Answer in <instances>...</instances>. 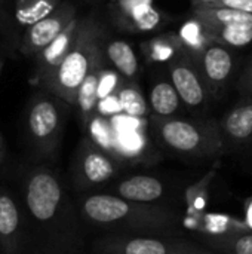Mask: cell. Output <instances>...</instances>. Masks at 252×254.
I'll return each instance as SVG.
<instances>
[{
	"instance_id": "10",
	"label": "cell",
	"mask_w": 252,
	"mask_h": 254,
	"mask_svg": "<svg viewBox=\"0 0 252 254\" xmlns=\"http://www.w3.org/2000/svg\"><path fill=\"white\" fill-rule=\"evenodd\" d=\"M77 16L76 6L70 1H61L58 7L48 16L27 27L19 51L27 57H36L43 48H46L74 18Z\"/></svg>"
},
{
	"instance_id": "12",
	"label": "cell",
	"mask_w": 252,
	"mask_h": 254,
	"mask_svg": "<svg viewBox=\"0 0 252 254\" xmlns=\"http://www.w3.org/2000/svg\"><path fill=\"white\" fill-rule=\"evenodd\" d=\"M79 18L76 16L46 48H43L34 58H36V68L33 82L40 88L50 74L56 70V67L61 64V61L65 58L67 52L73 46L76 36H77V27H79Z\"/></svg>"
},
{
	"instance_id": "16",
	"label": "cell",
	"mask_w": 252,
	"mask_h": 254,
	"mask_svg": "<svg viewBox=\"0 0 252 254\" xmlns=\"http://www.w3.org/2000/svg\"><path fill=\"white\" fill-rule=\"evenodd\" d=\"M105 61L107 60H105L104 49H102V52L95 58V61L89 67L85 79L82 80V83H80V86L77 89L74 107H77L79 118H80V122H82L83 127L88 124L91 116L97 112V104H98V97H97L98 79H100V71H101L102 65L105 64Z\"/></svg>"
},
{
	"instance_id": "13",
	"label": "cell",
	"mask_w": 252,
	"mask_h": 254,
	"mask_svg": "<svg viewBox=\"0 0 252 254\" xmlns=\"http://www.w3.org/2000/svg\"><path fill=\"white\" fill-rule=\"evenodd\" d=\"M192 16L202 24V27L206 30L209 36L218 30H226V28H238V27L252 28V13L239 9L198 6V7H192Z\"/></svg>"
},
{
	"instance_id": "5",
	"label": "cell",
	"mask_w": 252,
	"mask_h": 254,
	"mask_svg": "<svg viewBox=\"0 0 252 254\" xmlns=\"http://www.w3.org/2000/svg\"><path fill=\"white\" fill-rule=\"evenodd\" d=\"M165 67L186 112L193 118H206L214 101L193 54L181 48Z\"/></svg>"
},
{
	"instance_id": "26",
	"label": "cell",
	"mask_w": 252,
	"mask_h": 254,
	"mask_svg": "<svg viewBox=\"0 0 252 254\" xmlns=\"http://www.w3.org/2000/svg\"><path fill=\"white\" fill-rule=\"evenodd\" d=\"M146 3H153V0H111L110 1V10L113 15V19L120 25L123 19L138 6L146 4Z\"/></svg>"
},
{
	"instance_id": "4",
	"label": "cell",
	"mask_w": 252,
	"mask_h": 254,
	"mask_svg": "<svg viewBox=\"0 0 252 254\" xmlns=\"http://www.w3.org/2000/svg\"><path fill=\"white\" fill-rule=\"evenodd\" d=\"M61 98L37 89L27 107V137L33 150L43 158H53L58 152L64 129V107Z\"/></svg>"
},
{
	"instance_id": "9",
	"label": "cell",
	"mask_w": 252,
	"mask_h": 254,
	"mask_svg": "<svg viewBox=\"0 0 252 254\" xmlns=\"http://www.w3.org/2000/svg\"><path fill=\"white\" fill-rule=\"evenodd\" d=\"M98 254H198L201 249L183 240L153 237H105L95 243Z\"/></svg>"
},
{
	"instance_id": "1",
	"label": "cell",
	"mask_w": 252,
	"mask_h": 254,
	"mask_svg": "<svg viewBox=\"0 0 252 254\" xmlns=\"http://www.w3.org/2000/svg\"><path fill=\"white\" fill-rule=\"evenodd\" d=\"M149 134L165 150L184 159L205 161L227 155L215 118L156 116L147 119Z\"/></svg>"
},
{
	"instance_id": "27",
	"label": "cell",
	"mask_w": 252,
	"mask_h": 254,
	"mask_svg": "<svg viewBox=\"0 0 252 254\" xmlns=\"http://www.w3.org/2000/svg\"><path fill=\"white\" fill-rule=\"evenodd\" d=\"M192 7L198 6H211V7H229L239 9L252 13V0H190Z\"/></svg>"
},
{
	"instance_id": "2",
	"label": "cell",
	"mask_w": 252,
	"mask_h": 254,
	"mask_svg": "<svg viewBox=\"0 0 252 254\" xmlns=\"http://www.w3.org/2000/svg\"><path fill=\"white\" fill-rule=\"evenodd\" d=\"M105 39V28L95 15L79 18L77 36L73 46L40 89L56 95L65 104L74 107L77 89L95 58L102 52Z\"/></svg>"
},
{
	"instance_id": "25",
	"label": "cell",
	"mask_w": 252,
	"mask_h": 254,
	"mask_svg": "<svg viewBox=\"0 0 252 254\" xmlns=\"http://www.w3.org/2000/svg\"><path fill=\"white\" fill-rule=\"evenodd\" d=\"M123 82H125V77L105 61V64L102 65L100 71V79H98V88H97L98 100L117 94Z\"/></svg>"
},
{
	"instance_id": "22",
	"label": "cell",
	"mask_w": 252,
	"mask_h": 254,
	"mask_svg": "<svg viewBox=\"0 0 252 254\" xmlns=\"http://www.w3.org/2000/svg\"><path fill=\"white\" fill-rule=\"evenodd\" d=\"M211 246L224 254H252V234L229 231L209 240Z\"/></svg>"
},
{
	"instance_id": "15",
	"label": "cell",
	"mask_w": 252,
	"mask_h": 254,
	"mask_svg": "<svg viewBox=\"0 0 252 254\" xmlns=\"http://www.w3.org/2000/svg\"><path fill=\"white\" fill-rule=\"evenodd\" d=\"M21 243V214L13 198L0 190V247L4 254H15Z\"/></svg>"
},
{
	"instance_id": "31",
	"label": "cell",
	"mask_w": 252,
	"mask_h": 254,
	"mask_svg": "<svg viewBox=\"0 0 252 254\" xmlns=\"http://www.w3.org/2000/svg\"><path fill=\"white\" fill-rule=\"evenodd\" d=\"M247 223L252 229V198L247 202Z\"/></svg>"
},
{
	"instance_id": "14",
	"label": "cell",
	"mask_w": 252,
	"mask_h": 254,
	"mask_svg": "<svg viewBox=\"0 0 252 254\" xmlns=\"http://www.w3.org/2000/svg\"><path fill=\"white\" fill-rule=\"evenodd\" d=\"M150 115L168 118V116H181L186 112L165 67V71L157 74L153 80L147 98Z\"/></svg>"
},
{
	"instance_id": "7",
	"label": "cell",
	"mask_w": 252,
	"mask_h": 254,
	"mask_svg": "<svg viewBox=\"0 0 252 254\" xmlns=\"http://www.w3.org/2000/svg\"><path fill=\"white\" fill-rule=\"evenodd\" d=\"M24 190L27 210L36 222L48 225L61 211L64 190L52 170L46 167L33 168L25 177Z\"/></svg>"
},
{
	"instance_id": "21",
	"label": "cell",
	"mask_w": 252,
	"mask_h": 254,
	"mask_svg": "<svg viewBox=\"0 0 252 254\" xmlns=\"http://www.w3.org/2000/svg\"><path fill=\"white\" fill-rule=\"evenodd\" d=\"M62 0H15V19L28 27L53 12Z\"/></svg>"
},
{
	"instance_id": "6",
	"label": "cell",
	"mask_w": 252,
	"mask_h": 254,
	"mask_svg": "<svg viewBox=\"0 0 252 254\" xmlns=\"http://www.w3.org/2000/svg\"><path fill=\"white\" fill-rule=\"evenodd\" d=\"M193 57L212 101H221L236 82L244 63L238 49L218 42H209Z\"/></svg>"
},
{
	"instance_id": "32",
	"label": "cell",
	"mask_w": 252,
	"mask_h": 254,
	"mask_svg": "<svg viewBox=\"0 0 252 254\" xmlns=\"http://www.w3.org/2000/svg\"><path fill=\"white\" fill-rule=\"evenodd\" d=\"M1 68H3V60L0 58V71H1Z\"/></svg>"
},
{
	"instance_id": "17",
	"label": "cell",
	"mask_w": 252,
	"mask_h": 254,
	"mask_svg": "<svg viewBox=\"0 0 252 254\" xmlns=\"http://www.w3.org/2000/svg\"><path fill=\"white\" fill-rule=\"evenodd\" d=\"M117 196L134 202L150 204L157 201L165 193L163 183L151 176H131L114 186Z\"/></svg>"
},
{
	"instance_id": "20",
	"label": "cell",
	"mask_w": 252,
	"mask_h": 254,
	"mask_svg": "<svg viewBox=\"0 0 252 254\" xmlns=\"http://www.w3.org/2000/svg\"><path fill=\"white\" fill-rule=\"evenodd\" d=\"M117 100H119L122 113L135 116V118L150 116V107H149L147 98L144 97V94L141 92L135 80L125 79V82L117 91Z\"/></svg>"
},
{
	"instance_id": "29",
	"label": "cell",
	"mask_w": 252,
	"mask_h": 254,
	"mask_svg": "<svg viewBox=\"0 0 252 254\" xmlns=\"http://www.w3.org/2000/svg\"><path fill=\"white\" fill-rule=\"evenodd\" d=\"M97 113H100L101 116H105V118H111V116H114L117 113H122L120 104H119V100H117V94L110 95V97L102 98V100H98Z\"/></svg>"
},
{
	"instance_id": "30",
	"label": "cell",
	"mask_w": 252,
	"mask_h": 254,
	"mask_svg": "<svg viewBox=\"0 0 252 254\" xmlns=\"http://www.w3.org/2000/svg\"><path fill=\"white\" fill-rule=\"evenodd\" d=\"M6 156H7V150H6V144H4V140H3V135L0 134V164H3L6 161Z\"/></svg>"
},
{
	"instance_id": "23",
	"label": "cell",
	"mask_w": 252,
	"mask_h": 254,
	"mask_svg": "<svg viewBox=\"0 0 252 254\" xmlns=\"http://www.w3.org/2000/svg\"><path fill=\"white\" fill-rule=\"evenodd\" d=\"M88 131V137L102 150L110 153L113 156V141H114V132L111 128V124L108 118L101 116L100 113H94L88 124L85 125ZM114 158V156H113Z\"/></svg>"
},
{
	"instance_id": "28",
	"label": "cell",
	"mask_w": 252,
	"mask_h": 254,
	"mask_svg": "<svg viewBox=\"0 0 252 254\" xmlns=\"http://www.w3.org/2000/svg\"><path fill=\"white\" fill-rule=\"evenodd\" d=\"M235 89L239 97L252 95V57L248 58V61L242 63L238 79L235 82Z\"/></svg>"
},
{
	"instance_id": "33",
	"label": "cell",
	"mask_w": 252,
	"mask_h": 254,
	"mask_svg": "<svg viewBox=\"0 0 252 254\" xmlns=\"http://www.w3.org/2000/svg\"><path fill=\"white\" fill-rule=\"evenodd\" d=\"M198 254H205V253H202V252H201V253H198Z\"/></svg>"
},
{
	"instance_id": "3",
	"label": "cell",
	"mask_w": 252,
	"mask_h": 254,
	"mask_svg": "<svg viewBox=\"0 0 252 254\" xmlns=\"http://www.w3.org/2000/svg\"><path fill=\"white\" fill-rule=\"evenodd\" d=\"M88 223L132 231H162L177 225L178 216L160 205L128 201L117 195L97 193L80 202Z\"/></svg>"
},
{
	"instance_id": "34",
	"label": "cell",
	"mask_w": 252,
	"mask_h": 254,
	"mask_svg": "<svg viewBox=\"0 0 252 254\" xmlns=\"http://www.w3.org/2000/svg\"><path fill=\"white\" fill-rule=\"evenodd\" d=\"M248 97H252V95H248Z\"/></svg>"
},
{
	"instance_id": "19",
	"label": "cell",
	"mask_w": 252,
	"mask_h": 254,
	"mask_svg": "<svg viewBox=\"0 0 252 254\" xmlns=\"http://www.w3.org/2000/svg\"><path fill=\"white\" fill-rule=\"evenodd\" d=\"M181 48L183 45H181L178 34L172 31L151 37L141 45V51L147 63L163 64V65H166Z\"/></svg>"
},
{
	"instance_id": "24",
	"label": "cell",
	"mask_w": 252,
	"mask_h": 254,
	"mask_svg": "<svg viewBox=\"0 0 252 254\" xmlns=\"http://www.w3.org/2000/svg\"><path fill=\"white\" fill-rule=\"evenodd\" d=\"M177 34L181 40L183 48L192 54L199 52L203 46H206L209 42H212L209 39V34L206 33V30L202 27V24L198 19H195L193 16H192V19L184 22V25L180 28V31Z\"/></svg>"
},
{
	"instance_id": "8",
	"label": "cell",
	"mask_w": 252,
	"mask_h": 254,
	"mask_svg": "<svg viewBox=\"0 0 252 254\" xmlns=\"http://www.w3.org/2000/svg\"><path fill=\"white\" fill-rule=\"evenodd\" d=\"M120 162L98 147L88 135L82 138L73 161V180L76 188L89 189L111 180L119 173Z\"/></svg>"
},
{
	"instance_id": "11",
	"label": "cell",
	"mask_w": 252,
	"mask_h": 254,
	"mask_svg": "<svg viewBox=\"0 0 252 254\" xmlns=\"http://www.w3.org/2000/svg\"><path fill=\"white\" fill-rule=\"evenodd\" d=\"M218 125L227 153L252 152V97H239Z\"/></svg>"
},
{
	"instance_id": "18",
	"label": "cell",
	"mask_w": 252,
	"mask_h": 254,
	"mask_svg": "<svg viewBox=\"0 0 252 254\" xmlns=\"http://www.w3.org/2000/svg\"><path fill=\"white\" fill-rule=\"evenodd\" d=\"M104 55L107 63L125 79L137 80L140 76V63L134 48L122 39H105Z\"/></svg>"
}]
</instances>
